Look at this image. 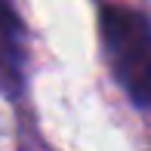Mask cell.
<instances>
[{
  "instance_id": "obj_1",
  "label": "cell",
  "mask_w": 151,
  "mask_h": 151,
  "mask_svg": "<svg viewBox=\"0 0 151 151\" xmlns=\"http://www.w3.org/2000/svg\"><path fill=\"white\" fill-rule=\"evenodd\" d=\"M102 46L117 83L139 108H151V22L129 6H102Z\"/></svg>"
},
{
  "instance_id": "obj_2",
  "label": "cell",
  "mask_w": 151,
  "mask_h": 151,
  "mask_svg": "<svg viewBox=\"0 0 151 151\" xmlns=\"http://www.w3.org/2000/svg\"><path fill=\"white\" fill-rule=\"evenodd\" d=\"M0 74L9 83L22 77V19L9 0H0Z\"/></svg>"
}]
</instances>
